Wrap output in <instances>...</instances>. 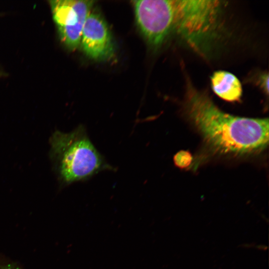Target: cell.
Segmentation results:
<instances>
[{"mask_svg": "<svg viewBox=\"0 0 269 269\" xmlns=\"http://www.w3.org/2000/svg\"><path fill=\"white\" fill-rule=\"evenodd\" d=\"M185 114L205 141L217 152L244 155L261 151L269 142L268 118L240 117L220 110L188 80Z\"/></svg>", "mask_w": 269, "mask_h": 269, "instance_id": "1", "label": "cell"}, {"mask_svg": "<svg viewBox=\"0 0 269 269\" xmlns=\"http://www.w3.org/2000/svg\"><path fill=\"white\" fill-rule=\"evenodd\" d=\"M50 143V155L62 183L85 180L112 169L93 145L83 125L69 133L56 131Z\"/></svg>", "mask_w": 269, "mask_h": 269, "instance_id": "2", "label": "cell"}, {"mask_svg": "<svg viewBox=\"0 0 269 269\" xmlns=\"http://www.w3.org/2000/svg\"><path fill=\"white\" fill-rule=\"evenodd\" d=\"M175 30L202 55L210 49L220 28L223 4L219 0H174Z\"/></svg>", "mask_w": 269, "mask_h": 269, "instance_id": "3", "label": "cell"}, {"mask_svg": "<svg viewBox=\"0 0 269 269\" xmlns=\"http://www.w3.org/2000/svg\"><path fill=\"white\" fill-rule=\"evenodd\" d=\"M138 27L150 45H161L173 30V0H139L133 1Z\"/></svg>", "mask_w": 269, "mask_h": 269, "instance_id": "4", "label": "cell"}, {"mask_svg": "<svg viewBox=\"0 0 269 269\" xmlns=\"http://www.w3.org/2000/svg\"><path fill=\"white\" fill-rule=\"evenodd\" d=\"M49 2L61 41L69 49H75L80 44L82 29L94 1L56 0Z\"/></svg>", "mask_w": 269, "mask_h": 269, "instance_id": "5", "label": "cell"}, {"mask_svg": "<svg viewBox=\"0 0 269 269\" xmlns=\"http://www.w3.org/2000/svg\"><path fill=\"white\" fill-rule=\"evenodd\" d=\"M80 44L90 58L102 60L111 57L114 47L108 27L102 16L91 10L85 22Z\"/></svg>", "mask_w": 269, "mask_h": 269, "instance_id": "6", "label": "cell"}, {"mask_svg": "<svg viewBox=\"0 0 269 269\" xmlns=\"http://www.w3.org/2000/svg\"><path fill=\"white\" fill-rule=\"evenodd\" d=\"M210 79L213 92L220 98L228 102H235L241 99L242 87L235 75L220 70L214 72Z\"/></svg>", "mask_w": 269, "mask_h": 269, "instance_id": "7", "label": "cell"}, {"mask_svg": "<svg viewBox=\"0 0 269 269\" xmlns=\"http://www.w3.org/2000/svg\"><path fill=\"white\" fill-rule=\"evenodd\" d=\"M175 164L180 168L188 167L192 160L191 154L187 151L181 150L178 152L174 156Z\"/></svg>", "mask_w": 269, "mask_h": 269, "instance_id": "8", "label": "cell"}, {"mask_svg": "<svg viewBox=\"0 0 269 269\" xmlns=\"http://www.w3.org/2000/svg\"><path fill=\"white\" fill-rule=\"evenodd\" d=\"M0 269H24L18 263L0 255Z\"/></svg>", "mask_w": 269, "mask_h": 269, "instance_id": "9", "label": "cell"}, {"mask_svg": "<svg viewBox=\"0 0 269 269\" xmlns=\"http://www.w3.org/2000/svg\"><path fill=\"white\" fill-rule=\"evenodd\" d=\"M259 78V84L264 92L267 94L269 93V75L268 73H263L260 75Z\"/></svg>", "mask_w": 269, "mask_h": 269, "instance_id": "10", "label": "cell"}]
</instances>
